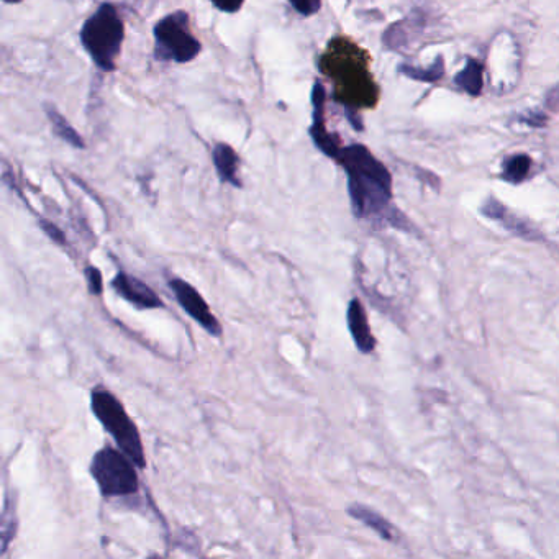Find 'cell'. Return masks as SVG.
I'll list each match as a JSON object with an SVG mask.
<instances>
[{"mask_svg":"<svg viewBox=\"0 0 559 559\" xmlns=\"http://www.w3.org/2000/svg\"><path fill=\"white\" fill-rule=\"evenodd\" d=\"M335 163L345 169L351 210L356 219L376 225L412 228L405 215L392 204V176L384 163L361 143L343 146Z\"/></svg>","mask_w":559,"mask_h":559,"instance_id":"1","label":"cell"},{"mask_svg":"<svg viewBox=\"0 0 559 559\" xmlns=\"http://www.w3.org/2000/svg\"><path fill=\"white\" fill-rule=\"evenodd\" d=\"M320 73L332 82L333 100L343 110L374 109L378 105L379 86L369 71V56L355 41L335 37L319 56Z\"/></svg>","mask_w":559,"mask_h":559,"instance_id":"2","label":"cell"},{"mask_svg":"<svg viewBox=\"0 0 559 559\" xmlns=\"http://www.w3.org/2000/svg\"><path fill=\"white\" fill-rule=\"evenodd\" d=\"M79 41L96 68L104 73H115L125 41V22L117 5L112 2L100 4L96 12L82 23Z\"/></svg>","mask_w":559,"mask_h":559,"instance_id":"3","label":"cell"},{"mask_svg":"<svg viewBox=\"0 0 559 559\" xmlns=\"http://www.w3.org/2000/svg\"><path fill=\"white\" fill-rule=\"evenodd\" d=\"M91 410L97 422L109 433L115 445L132 458L138 468H146V455L141 433L135 420L128 415L119 397L107 387L96 386L91 391Z\"/></svg>","mask_w":559,"mask_h":559,"instance_id":"4","label":"cell"},{"mask_svg":"<svg viewBox=\"0 0 559 559\" xmlns=\"http://www.w3.org/2000/svg\"><path fill=\"white\" fill-rule=\"evenodd\" d=\"M138 466L119 446L104 445L92 456L89 473L104 499L132 497L140 491Z\"/></svg>","mask_w":559,"mask_h":559,"instance_id":"5","label":"cell"},{"mask_svg":"<svg viewBox=\"0 0 559 559\" xmlns=\"http://www.w3.org/2000/svg\"><path fill=\"white\" fill-rule=\"evenodd\" d=\"M153 38V55L160 63H192L202 51V43L192 32L191 17L186 10H174L158 20L153 27Z\"/></svg>","mask_w":559,"mask_h":559,"instance_id":"6","label":"cell"},{"mask_svg":"<svg viewBox=\"0 0 559 559\" xmlns=\"http://www.w3.org/2000/svg\"><path fill=\"white\" fill-rule=\"evenodd\" d=\"M168 286L173 291L174 297L181 305V309L191 317L194 322L199 323L205 332L210 333L212 337H222L223 328L219 319L215 317L214 312L207 304V300L202 297L196 287L191 282L184 281L181 278L169 279Z\"/></svg>","mask_w":559,"mask_h":559,"instance_id":"7","label":"cell"},{"mask_svg":"<svg viewBox=\"0 0 559 559\" xmlns=\"http://www.w3.org/2000/svg\"><path fill=\"white\" fill-rule=\"evenodd\" d=\"M312 125L309 135L314 141L315 148L327 156L330 160L337 161L343 150V141L340 135L332 133L327 128V117H325V104H327V87L322 81H315L312 86Z\"/></svg>","mask_w":559,"mask_h":559,"instance_id":"8","label":"cell"},{"mask_svg":"<svg viewBox=\"0 0 559 559\" xmlns=\"http://www.w3.org/2000/svg\"><path fill=\"white\" fill-rule=\"evenodd\" d=\"M481 214L486 219L499 223L500 227L505 228L515 237L522 238L525 241H543V235L538 228H535L533 223L512 212L507 205L502 204L496 197H487L482 202Z\"/></svg>","mask_w":559,"mask_h":559,"instance_id":"9","label":"cell"},{"mask_svg":"<svg viewBox=\"0 0 559 559\" xmlns=\"http://www.w3.org/2000/svg\"><path fill=\"white\" fill-rule=\"evenodd\" d=\"M110 286L114 289L123 300H127L128 304H132L138 310H153L163 307V300L151 289L146 282L135 278L132 274L120 271Z\"/></svg>","mask_w":559,"mask_h":559,"instance_id":"10","label":"cell"},{"mask_svg":"<svg viewBox=\"0 0 559 559\" xmlns=\"http://www.w3.org/2000/svg\"><path fill=\"white\" fill-rule=\"evenodd\" d=\"M346 323L350 330L351 338L355 341L356 348L363 355H371L376 350L378 341L374 338L373 330L369 327L368 314L363 302L358 297H353L346 309Z\"/></svg>","mask_w":559,"mask_h":559,"instance_id":"11","label":"cell"},{"mask_svg":"<svg viewBox=\"0 0 559 559\" xmlns=\"http://www.w3.org/2000/svg\"><path fill=\"white\" fill-rule=\"evenodd\" d=\"M212 163H214L215 173L219 176L220 182L235 187V189L243 187L240 156L237 151L233 150V146L223 143V141L215 143L212 148Z\"/></svg>","mask_w":559,"mask_h":559,"instance_id":"12","label":"cell"},{"mask_svg":"<svg viewBox=\"0 0 559 559\" xmlns=\"http://www.w3.org/2000/svg\"><path fill=\"white\" fill-rule=\"evenodd\" d=\"M346 514L363 523L366 527L371 528L373 532L378 533L382 540L389 543H397L400 540V533L389 520L384 519L376 510L369 509L366 505L353 504L346 509Z\"/></svg>","mask_w":559,"mask_h":559,"instance_id":"13","label":"cell"},{"mask_svg":"<svg viewBox=\"0 0 559 559\" xmlns=\"http://www.w3.org/2000/svg\"><path fill=\"white\" fill-rule=\"evenodd\" d=\"M45 114L50 120L51 128L55 132L56 137L73 146L76 150H86V141L79 135L78 130L69 123V120L56 109L55 105H46Z\"/></svg>","mask_w":559,"mask_h":559,"instance_id":"14","label":"cell"},{"mask_svg":"<svg viewBox=\"0 0 559 559\" xmlns=\"http://www.w3.org/2000/svg\"><path fill=\"white\" fill-rule=\"evenodd\" d=\"M533 160L525 153H515L502 161V169H500V179L509 184H522L530 178L532 173Z\"/></svg>","mask_w":559,"mask_h":559,"instance_id":"15","label":"cell"},{"mask_svg":"<svg viewBox=\"0 0 559 559\" xmlns=\"http://www.w3.org/2000/svg\"><path fill=\"white\" fill-rule=\"evenodd\" d=\"M417 19L419 17H409V19L402 20V22L394 23L391 27L387 28L386 33H384V45L391 50H400V48H405L409 45L412 37H415V33H419L422 30V23L417 25Z\"/></svg>","mask_w":559,"mask_h":559,"instance_id":"16","label":"cell"},{"mask_svg":"<svg viewBox=\"0 0 559 559\" xmlns=\"http://www.w3.org/2000/svg\"><path fill=\"white\" fill-rule=\"evenodd\" d=\"M482 76H484L482 64L474 58H468L463 71L456 74L455 84L469 96L478 97L481 96L482 86H484Z\"/></svg>","mask_w":559,"mask_h":559,"instance_id":"17","label":"cell"},{"mask_svg":"<svg viewBox=\"0 0 559 559\" xmlns=\"http://www.w3.org/2000/svg\"><path fill=\"white\" fill-rule=\"evenodd\" d=\"M399 71L404 76H407V78L414 79V81L432 82V84H435V82L440 81L445 76V60H443V56H438L433 66L427 69L409 66V64H400Z\"/></svg>","mask_w":559,"mask_h":559,"instance_id":"18","label":"cell"},{"mask_svg":"<svg viewBox=\"0 0 559 559\" xmlns=\"http://www.w3.org/2000/svg\"><path fill=\"white\" fill-rule=\"evenodd\" d=\"M289 5H291L292 10L299 14L300 17H314V15L319 14L322 10L323 2L322 0H287Z\"/></svg>","mask_w":559,"mask_h":559,"instance_id":"19","label":"cell"},{"mask_svg":"<svg viewBox=\"0 0 559 559\" xmlns=\"http://www.w3.org/2000/svg\"><path fill=\"white\" fill-rule=\"evenodd\" d=\"M86 281L87 289L91 292L92 296H102L104 292V279H102V273L96 266H87L86 268Z\"/></svg>","mask_w":559,"mask_h":559,"instance_id":"20","label":"cell"},{"mask_svg":"<svg viewBox=\"0 0 559 559\" xmlns=\"http://www.w3.org/2000/svg\"><path fill=\"white\" fill-rule=\"evenodd\" d=\"M222 14L235 15L243 9L246 0H209Z\"/></svg>","mask_w":559,"mask_h":559,"instance_id":"21","label":"cell"},{"mask_svg":"<svg viewBox=\"0 0 559 559\" xmlns=\"http://www.w3.org/2000/svg\"><path fill=\"white\" fill-rule=\"evenodd\" d=\"M41 228H43V232L51 238V240L56 241V243H61L64 245L66 243V237H64V233L61 232L60 228L56 227L55 223L46 222V220H40Z\"/></svg>","mask_w":559,"mask_h":559,"instance_id":"22","label":"cell"},{"mask_svg":"<svg viewBox=\"0 0 559 559\" xmlns=\"http://www.w3.org/2000/svg\"><path fill=\"white\" fill-rule=\"evenodd\" d=\"M546 120L548 119H546L545 114H541V112H535V110H533V112H528L527 115H522L519 122L527 123L528 127L540 128L545 127Z\"/></svg>","mask_w":559,"mask_h":559,"instance_id":"23","label":"cell"},{"mask_svg":"<svg viewBox=\"0 0 559 559\" xmlns=\"http://www.w3.org/2000/svg\"><path fill=\"white\" fill-rule=\"evenodd\" d=\"M546 105L548 109L559 110V86L553 87L548 94H546Z\"/></svg>","mask_w":559,"mask_h":559,"instance_id":"24","label":"cell"},{"mask_svg":"<svg viewBox=\"0 0 559 559\" xmlns=\"http://www.w3.org/2000/svg\"><path fill=\"white\" fill-rule=\"evenodd\" d=\"M2 2L7 5H17L22 4L23 0H2Z\"/></svg>","mask_w":559,"mask_h":559,"instance_id":"25","label":"cell"}]
</instances>
